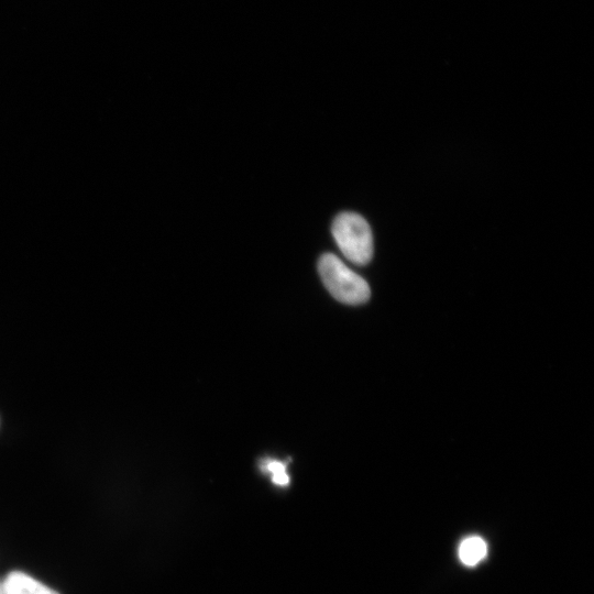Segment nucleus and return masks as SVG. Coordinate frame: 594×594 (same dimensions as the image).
Segmentation results:
<instances>
[{
    "label": "nucleus",
    "instance_id": "1",
    "mask_svg": "<svg viewBox=\"0 0 594 594\" xmlns=\"http://www.w3.org/2000/svg\"><path fill=\"white\" fill-rule=\"evenodd\" d=\"M318 271L326 288L338 301L360 305L369 300L371 290L366 280L334 254L324 253L318 262Z\"/></svg>",
    "mask_w": 594,
    "mask_h": 594
},
{
    "label": "nucleus",
    "instance_id": "2",
    "mask_svg": "<svg viewBox=\"0 0 594 594\" xmlns=\"http://www.w3.org/2000/svg\"><path fill=\"white\" fill-rule=\"evenodd\" d=\"M332 235L342 254L358 265L373 256V235L367 221L355 212H341L332 222Z\"/></svg>",
    "mask_w": 594,
    "mask_h": 594
},
{
    "label": "nucleus",
    "instance_id": "3",
    "mask_svg": "<svg viewBox=\"0 0 594 594\" xmlns=\"http://www.w3.org/2000/svg\"><path fill=\"white\" fill-rule=\"evenodd\" d=\"M2 591L4 594H59L20 571H13L7 575Z\"/></svg>",
    "mask_w": 594,
    "mask_h": 594
},
{
    "label": "nucleus",
    "instance_id": "4",
    "mask_svg": "<svg viewBox=\"0 0 594 594\" xmlns=\"http://www.w3.org/2000/svg\"><path fill=\"white\" fill-rule=\"evenodd\" d=\"M487 554V544L479 536H470L461 541L459 558L468 566L480 563Z\"/></svg>",
    "mask_w": 594,
    "mask_h": 594
},
{
    "label": "nucleus",
    "instance_id": "5",
    "mask_svg": "<svg viewBox=\"0 0 594 594\" xmlns=\"http://www.w3.org/2000/svg\"><path fill=\"white\" fill-rule=\"evenodd\" d=\"M263 470L267 471L272 475V481L279 485L285 486L289 482L288 474L286 472V464L276 460H266Z\"/></svg>",
    "mask_w": 594,
    "mask_h": 594
},
{
    "label": "nucleus",
    "instance_id": "6",
    "mask_svg": "<svg viewBox=\"0 0 594 594\" xmlns=\"http://www.w3.org/2000/svg\"><path fill=\"white\" fill-rule=\"evenodd\" d=\"M0 594H4L3 591H2V587L0 588Z\"/></svg>",
    "mask_w": 594,
    "mask_h": 594
}]
</instances>
